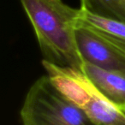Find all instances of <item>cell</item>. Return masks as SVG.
<instances>
[{
    "mask_svg": "<svg viewBox=\"0 0 125 125\" xmlns=\"http://www.w3.org/2000/svg\"><path fill=\"white\" fill-rule=\"evenodd\" d=\"M21 118L23 125H98L61 93L47 75L40 77L29 88Z\"/></svg>",
    "mask_w": 125,
    "mask_h": 125,
    "instance_id": "obj_2",
    "label": "cell"
},
{
    "mask_svg": "<svg viewBox=\"0 0 125 125\" xmlns=\"http://www.w3.org/2000/svg\"><path fill=\"white\" fill-rule=\"evenodd\" d=\"M85 12L125 24V0H80Z\"/></svg>",
    "mask_w": 125,
    "mask_h": 125,
    "instance_id": "obj_7",
    "label": "cell"
},
{
    "mask_svg": "<svg viewBox=\"0 0 125 125\" xmlns=\"http://www.w3.org/2000/svg\"><path fill=\"white\" fill-rule=\"evenodd\" d=\"M81 21L100 34L125 57V24L94 16L82 10Z\"/></svg>",
    "mask_w": 125,
    "mask_h": 125,
    "instance_id": "obj_6",
    "label": "cell"
},
{
    "mask_svg": "<svg viewBox=\"0 0 125 125\" xmlns=\"http://www.w3.org/2000/svg\"><path fill=\"white\" fill-rule=\"evenodd\" d=\"M42 65L52 83L82 109L98 125H125V113L106 100L81 70L56 66L46 61Z\"/></svg>",
    "mask_w": 125,
    "mask_h": 125,
    "instance_id": "obj_3",
    "label": "cell"
},
{
    "mask_svg": "<svg viewBox=\"0 0 125 125\" xmlns=\"http://www.w3.org/2000/svg\"><path fill=\"white\" fill-rule=\"evenodd\" d=\"M82 73L106 100L125 113V75L84 62Z\"/></svg>",
    "mask_w": 125,
    "mask_h": 125,
    "instance_id": "obj_5",
    "label": "cell"
},
{
    "mask_svg": "<svg viewBox=\"0 0 125 125\" xmlns=\"http://www.w3.org/2000/svg\"><path fill=\"white\" fill-rule=\"evenodd\" d=\"M76 41L84 62L125 75V57L110 42L81 20L76 29Z\"/></svg>",
    "mask_w": 125,
    "mask_h": 125,
    "instance_id": "obj_4",
    "label": "cell"
},
{
    "mask_svg": "<svg viewBox=\"0 0 125 125\" xmlns=\"http://www.w3.org/2000/svg\"><path fill=\"white\" fill-rule=\"evenodd\" d=\"M20 1L33 26L43 60L62 68L82 70L84 61L76 41L82 9L62 0Z\"/></svg>",
    "mask_w": 125,
    "mask_h": 125,
    "instance_id": "obj_1",
    "label": "cell"
}]
</instances>
